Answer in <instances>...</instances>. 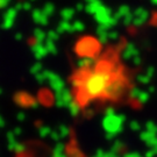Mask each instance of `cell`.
Listing matches in <instances>:
<instances>
[{
    "instance_id": "13",
    "label": "cell",
    "mask_w": 157,
    "mask_h": 157,
    "mask_svg": "<svg viewBox=\"0 0 157 157\" xmlns=\"http://www.w3.org/2000/svg\"><path fill=\"white\" fill-rule=\"evenodd\" d=\"M34 37H35V40H36V42L42 43L48 36H47V33H45L43 29L36 28L35 30H34Z\"/></svg>"
},
{
    "instance_id": "9",
    "label": "cell",
    "mask_w": 157,
    "mask_h": 157,
    "mask_svg": "<svg viewBox=\"0 0 157 157\" xmlns=\"http://www.w3.org/2000/svg\"><path fill=\"white\" fill-rule=\"evenodd\" d=\"M97 35H98V40L100 43H106L108 41V29H106L104 26H100L97 28Z\"/></svg>"
},
{
    "instance_id": "4",
    "label": "cell",
    "mask_w": 157,
    "mask_h": 157,
    "mask_svg": "<svg viewBox=\"0 0 157 157\" xmlns=\"http://www.w3.org/2000/svg\"><path fill=\"white\" fill-rule=\"evenodd\" d=\"M48 80L50 83V86L54 89L55 91H62L64 89V80H63L58 75L49 71V75H48Z\"/></svg>"
},
{
    "instance_id": "29",
    "label": "cell",
    "mask_w": 157,
    "mask_h": 157,
    "mask_svg": "<svg viewBox=\"0 0 157 157\" xmlns=\"http://www.w3.org/2000/svg\"><path fill=\"white\" fill-rule=\"evenodd\" d=\"M152 4H155V5H157V0H151Z\"/></svg>"
},
{
    "instance_id": "7",
    "label": "cell",
    "mask_w": 157,
    "mask_h": 157,
    "mask_svg": "<svg viewBox=\"0 0 157 157\" xmlns=\"http://www.w3.org/2000/svg\"><path fill=\"white\" fill-rule=\"evenodd\" d=\"M33 52L37 59H42L49 54L48 50H47L45 44H42V43H39V42L35 45H33Z\"/></svg>"
},
{
    "instance_id": "11",
    "label": "cell",
    "mask_w": 157,
    "mask_h": 157,
    "mask_svg": "<svg viewBox=\"0 0 157 157\" xmlns=\"http://www.w3.org/2000/svg\"><path fill=\"white\" fill-rule=\"evenodd\" d=\"M56 30L59 34L67 33V32L72 33V23H70V21H65V20H62V21L59 22V25L57 26Z\"/></svg>"
},
{
    "instance_id": "2",
    "label": "cell",
    "mask_w": 157,
    "mask_h": 157,
    "mask_svg": "<svg viewBox=\"0 0 157 157\" xmlns=\"http://www.w3.org/2000/svg\"><path fill=\"white\" fill-rule=\"evenodd\" d=\"M99 40L97 41L93 37H83L76 44V52L80 57H93L99 51Z\"/></svg>"
},
{
    "instance_id": "24",
    "label": "cell",
    "mask_w": 157,
    "mask_h": 157,
    "mask_svg": "<svg viewBox=\"0 0 157 157\" xmlns=\"http://www.w3.org/2000/svg\"><path fill=\"white\" fill-rule=\"evenodd\" d=\"M137 99H139L141 102L146 101L147 99H148V93H147V92H142V91H141V93H140V95H139V98H137Z\"/></svg>"
},
{
    "instance_id": "19",
    "label": "cell",
    "mask_w": 157,
    "mask_h": 157,
    "mask_svg": "<svg viewBox=\"0 0 157 157\" xmlns=\"http://www.w3.org/2000/svg\"><path fill=\"white\" fill-rule=\"evenodd\" d=\"M59 35H61V34L58 33L57 30H50L49 33L47 34V36H48L47 40H50V41H54V42H55V41H57V40L59 39Z\"/></svg>"
},
{
    "instance_id": "16",
    "label": "cell",
    "mask_w": 157,
    "mask_h": 157,
    "mask_svg": "<svg viewBox=\"0 0 157 157\" xmlns=\"http://www.w3.org/2000/svg\"><path fill=\"white\" fill-rule=\"evenodd\" d=\"M85 28L84 22H82L80 20H77L72 23V33H77V32H83Z\"/></svg>"
},
{
    "instance_id": "26",
    "label": "cell",
    "mask_w": 157,
    "mask_h": 157,
    "mask_svg": "<svg viewBox=\"0 0 157 157\" xmlns=\"http://www.w3.org/2000/svg\"><path fill=\"white\" fill-rule=\"evenodd\" d=\"M84 10H85V6L83 5V4H77V6H76V11L80 12V11H84Z\"/></svg>"
},
{
    "instance_id": "15",
    "label": "cell",
    "mask_w": 157,
    "mask_h": 157,
    "mask_svg": "<svg viewBox=\"0 0 157 157\" xmlns=\"http://www.w3.org/2000/svg\"><path fill=\"white\" fill-rule=\"evenodd\" d=\"M44 44H45V47H47V50H48L49 54H51V55H56L57 54V47H56V44H55V42H54V41L47 40Z\"/></svg>"
},
{
    "instance_id": "14",
    "label": "cell",
    "mask_w": 157,
    "mask_h": 157,
    "mask_svg": "<svg viewBox=\"0 0 157 157\" xmlns=\"http://www.w3.org/2000/svg\"><path fill=\"white\" fill-rule=\"evenodd\" d=\"M129 13H130V8H129L127 5H122L119 7L118 12H117V14H115V17H118V19H124L126 15H128Z\"/></svg>"
},
{
    "instance_id": "17",
    "label": "cell",
    "mask_w": 157,
    "mask_h": 157,
    "mask_svg": "<svg viewBox=\"0 0 157 157\" xmlns=\"http://www.w3.org/2000/svg\"><path fill=\"white\" fill-rule=\"evenodd\" d=\"M42 11L44 12L48 17H50V15L54 14V12H55V6H54V4H51V2H47L44 5V7L42 8Z\"/></svg>"
},
{
    "instance_id": "10",
    "label": "cell",
    "mask_w": 157,
    "mask_h": 157,
    "mask_svg": "<svg viewBox=\"0 0 157 157\" xmlns=\"http://www.w3.org/2000/svg\"><path fill=\"white\" fill-rule=\"evenodd\" d=\"M102 4H101L100 0H97V1H93V2H90V4H87V5L85 6V11L87 12V13H90L92 15H94L97 12L99 11V8H100Z\"/></svg>"
},
{
    "instance_id": "21",
    "label": "cell",
    "mask_w": 157,
    "mask_h": 157,
    "mask_svg": "<svg viewBox=\"0 0 157 157\" xmlns=\"http://www.w3.org/2000/svg\"><path fill=\"white\" fill-rule=\"evenodd\" d=\"M30 71H32V73H33V75H35V76H36L37 73L42 72V71H43L42 64H41V63H36V64H35V65L32 67V70H30Z\"/></svg>"
},
{
    "instance_id": "18",
    "label": "cell",
    "mask_w": 157,
    "mask_h": 157,
    "mask_svg": "<svg viewBox=\"0 0 157 157\" xmlns=\"http://www.w3.org/2000/svg\"><path fill=\"white\" fill-rule=\"evenodd\" d=\"M150 79L151 78L148 77L147 73H140V75H137V77H136V80H137L140 84H148Z\"/></svg>"
},
{
    "instance_id": "28",
    "label": "cell",
    "mask_w": 157,
    "mask_h": 157,
    "mask_svg": "<svg viewBox=\"0 0 157 157\" xmlns=\"http://www.w3.org/2000/svg\"><path fill=\"white\" fill-rule=\"evenodd\" d=\"M87 4H90V2H93V1H97V0H85Z\"/></svg>"
},
{
    "instance_id": "20",
    "label": "cell",
    "mask_w": 157,
    "mask_h": 157,
    "mask_svg": "<svg viewBox=\"0 0 157 157\" xmlns=\"http://www.w3.org/2000/svg\"><path fill=\"white\" fill-rule=\"evenodd\" d=\"M122 21L126 26H130V25H133V21H134V13H129L128 15H126V17L122 19Z\"/></svg>"
},
{
    "instance_id": "6",
    "label": "cell",
    "mask_w": 157,
    "mask_h": 157,
    "mask_svg": "<svg viewBox=\"0 0 157 157\" xmlns=\"http://www.w3.org/2000/svg\"><path fill=\"white\" fill-rule=\"evenodd\" d=\"M137 55H140L139 49L134 44H132V43H128V44L126 45V48L124 49V52H122V57H124V59H132V58H134Z\"/></svg>"
},
{
    "instance_id": "3",
    "label": "cell",
    "mask_w": 157,
    "mask_h": 157,
    "mask_svg": "<svg viewBox=\"0 0 157 157\" xmlns=\"http://www.w3.org/2000/svg\"><path fill=\"white\" fill-rule=\"evenodd\" d=\"M148 19H149V12L144 10V8H137V10H135L134 11V21H133V25H134L135 27H141L142 25H144V23L148 21Z\"/></svg>"
},
{
    "instance_id": "5",
    "label": "cell",
    "mask_w": 157,
    "mask_h": 157,
    "mask_svg": "<svg viewBox=\"0 0 157 157\" xmlns=\"http://www.w3.org/2000/svg\"><path fill=\"white\" fill-rule=\"evenodd\" d=\"M33 19L35 22L41 25V26H47L49 23V17L42 10H34Z\"/></svg>"
},
{
    "instance_id": "1",
    "label": "cell",
    "mask_w": 157,
    "mask_h": 157,
    "mask_svg": "<svg viewBox=\"0 0 157 157\" xmlns=\"http://www.w3.org/2000/svg\"><path fill=\"white\" fill-rule=\"evenodd\" d=\"M94 70H80L72 77V101L79 113L92 104L107 101V91L119 71L109 61H100L94 64ZM69 104V105H70Z\"/></svg>"
},
{
    "instance_id": "27",
    "label": "cell",
    "mask_w": 157,
    "mask_h": 157,
    "mask_svg": "<svg viewBox=\"0 0 157 157\" xmlns=\"http://www.w3.org/2000/svg\"><path fill=\"white\" fill-rule=\"evenodd\" d=\"M30 7H32L30 4H25V8H26V10H30Z\"/></svg>"
},
{
    "instance_id": "12",
    "label": "cell",
    "mask_w": 157,
    "mask_h": 157,
    "mask_svg": "<svg viewBox=\"0 0 157 157\" xmlns=\"http://www.w3.org/2000/svg\"><path fill=\"white\" fill-rule=\"evenodd\" d=\"M75 13H76V10H73V8H64L61 11V17H62V20L70 21L75 17Z\"/></svg>"
},
{
    "instance_id": "25",
    "label": "cell",
    "mask_w": 157,
    "mask_h": 157,
    "mask_svg": "<svg viewBox=\"0 0 157 157\" xmlns=\"http://www.w3.org/2000/svg\"><path fill=\"white\" fill-rule=\"evenodd\" d=\"M146 73H147V76H148V77H150V78H151L152 76H154V73H155V69H154L152 67H149L148 69H147Z\"/></svg>"
},
{
    "instance_id": "23",
    "label": "cell",
    "mask_w": 157,
    "mask_h": 157,
    "mask_svg": "<svg viewBox=\"0 0 157 157\" xmlns=\"http://www.w3.org/2000/svg\"><path fill=\"white\" fill-rule=\"evenodd\" d=\"M130 61H132V63H133L134 65H140L141 63H142V59H141V56H140V55L135 56L134 58H132Z\"/></svg>"
},
{
    "instance_id": "8",
    "label": "cell",
    "mask_w": 157,
    "mask_h": 157,
    "mask_svg": "<svg viewBox=\"0 0 157 157\" xmlns=\"http://www.w3.org/2000/svg\"><path fill=\"white\" fill-rule=\"evenodd\" d=\"M93 63H94L93 57H80V59L78 61L77 65H78L80 70H89L92 65H94Z\"/></svg>"
},
{
    "instance_id": "22",
    "label": "cell",
    "mask_w": 157,
    "mask_h": 157,
    "mask_svg": "<svg viewBox=\"0 0 157 157\" xmlns=\"http://www.w3.org/2000/svg\"><path fill=\"white\" fill-rule=\"evenodd\" d=\"M108 39L113 40V41L118 40L119 39V33L118 32H115V30H111V32H108Z\"/></svg>"
}]
</instances>
